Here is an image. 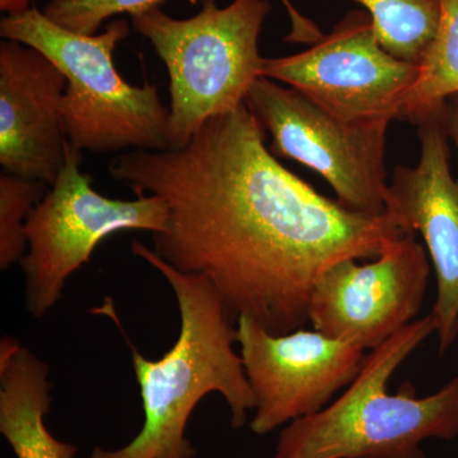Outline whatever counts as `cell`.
<instances>
[{"instance_id": "obj_5", "label": "cell", "mask_w": 458, "mask_h": 458, "mask_svg": "<svg viewBox=\"0 0 458 458\" xmlns=\"http://www.w3.org/2000/svg\"><path fill=\"white\" fill-rule=\"evenodd\" d=\"M267 0H201L195 16L177 20L157 7L131 17L170 78L171 148L183 146L207 120L245 104L261 77L259 41Z\"/></svg>"}, {"instance_id": "obj_10", "label": "cell", "mask_w": 458, "mask_h": 458, "mask_svg": "<svg viewBox=\"0 0 458 458\" xmlns=\"http://www.w3.org/2000/svg\"><path fill=\"white\" fill-rule=\"evenodd\" d=\"M236 343L254 394L250 428L264 436L316 414L360 372L366 351L312 330L274 335L255 319L237 318Z\"/></svg>"}, {"instance_id": "obj_8", "label": "cell", "mask_w": 458, "mask_h": 458, "mask_svg": "<svg viewBox=\"0 0 458 458\" xmlns=\"http://www.w3.org/2000/svg\"><path fill=\"white\" fill-rule=\"evenodd\" d=\"M418 72V64L385 49L366 11H352L302 53L265 57L261 77L300 90L343 119L390 123L400 119Z\"/></svg>"}, {"instance_id": "obj_19", "label": "cell", "mask_w": 458, "mask_h": 458, "mask_svg": "<svg viewBox=\"0 0 458 458\" xmlns=\"http://www.w3.org/2000/svg\"><path fill=\"white\" fill-rule=\"evenodd\" d=\"M35 0H0V11L4 12L5 16L17 14L31 8Z\"/></svg>"}, {"instance_id": "obj_16", "label": "cell", "mask_w": 458, "mask_h": 458, "mask_svg": "<svg viewBox=\"0 0 458 458\" xmlns=\"http://www.w3.org/2000/svg\"><path fill=\"white\" fill-rule=\"evenodd\" d=\"M47 188L41 181L0 174V269L8 270L25 258L27 223Z\"/></svg>"}, {"instance_id": "obj_7", "label": "cell", "mask_w": 458, "mask_h": 458, "mask_svg": "<svg viewBox=\"0 0 458 458\" xmlns=\"http://www.w3.org/2000/svg\"><path fill=\"white\" fill-rule=\"evenodd\" d=\"M245 104L271 135V152L318 172L337 200L358 212L384 214L388 182V123L343 119L300 90L260 77Z\"/></svg>"}, {"instance_id": "obj_18", "label": "cell", "mask_w": 458, "mask_h": 458, "mask_svg": "<svg viewBox=\"0 0 458 458\" xmlns=\"http://www.w3.org/2000/svg\"><path fill=\"white\" fill-rule=\"evenodd\" d=\"M442 117L445 131L450 140L454 141L458 155V95L452 96L445 101Z\"/></svg>"}, {"instance_id": "obj_17", "label": "cell", "mask_w": 458, "mask_h": 458, "mask_svg": "<svg viewBox=\"0 0 458 458\" xmlns=\"http://www.w3.org/2000/svg\"><path fill=\"white\" fill-rule=\"evenodd\" d=\"M164 0H50L44 13L71 31L95 35L107 20L120 14L131 17L159 7Z\"/></svg>"}, {"instance_id": "obj_12", "label": "cell", "mask_w": 458, "mask_h": 458, "mask_svg": "<svg viewBox=\"0 0 458 458\" xmlns=\"http://www.w3.org/2000/svg\"><path fill=\"white\" fill-rule=\"evenodd\" d=\"M66 78L40 51L0 44V165L4 174L53 185L64 165Z\"/></svg>"}, {"instance_id": "obj_3", "label": "cell", "mask_w": 458, "mask_h": 458, "mask_svg": "<svg viewBox=\"0 0 458 458\" xmlns=\"http://www.w3.org/2000/svg\"><path fill=\"white\" fill-rule=\"evenodd\" d=\"M433 333V316H424L369 351L339 399L280 432L273 458H426L428 439H456L458 377L426 397L408 382L387 393L394 373Z\"/></svg>"}, {"instance_id": "obj_14", "label": "cell", "mask_w": 458, "mask_h": 458, "mask_svg": "<svg viewBox=\"0 0 458 458\" xmlns=\"http://www.w3.org/2000/svg\"><path fill=\"white\" fill-rule=\"evenodd\" d=\"M438 31L419 63L414 86L401 108L400 120L415 123L442 113L445 101L458 95V0H441Z\"/></svg>"}, {"instance_id": "obj_11", "label": "cell", "mask_w": 458, "mask_h": 458, "mask_svg": "<svg viewBox=\"0 0 458 458\" xmlns=\"http://www.w3.org/2000/svg\"><path fill=\"white\" fill-rule=\"evenodd\" d=\"M442 114L417 123L418 164L394 168L386 210L406 233L419 232L426 243L437 278L430 315L439 352L445 354L458 336V179L451 171L450 138Z\"/></svg>"}, {"instance_id": "obj_1", "label": "cell", "mask_w": 458, "mask_h": 458, "mask_svg": "<svg viewBox=\"0 0 458 458\" xmlns=\"http://www.w3.org/2000/svg\"><path fill=\"white\" fill-rule=\"evenodd\" d=\"M137 197L164 199L153 251L210 280L231 313L274 335L309 322L322 273L344 259H376L405 236L393 214H367L318 194L276 161L246 104L207 120L183 146L132 149L108 164Z\"/></svg>"}, {"instance_id": "obj_4", "label": "cell", "mask_w": 458, "mask_h": 458, "mask_svg": "<svg viewBox=\"0 0 458 458\" xmlns=\"http://www.w3.org/2000/svg\"><path fill=\"white\" fill-rule=\"evenodd\" d=\"M0 35L40 51L65 75L64 131L81 152L171 148L170 108L156 84L132 86L114 68V51L129 35L126 21L114 20L104 32L83 35L31 7L3 18Z\"/></svg>"}, {"instance_id": "obj_6", "label": "cell", "mask_w": 458, "mask_h": 458, "mask_svg": "<svg viewBox=\"0 0 458 458\" xmlns=\"http://www.w3.org/2000/svg\"><path fill=\"white\" fill-rule=\"evenodd\" d=\"M82 152L66 144L64 165L27 223L29 249L21 260L25 307L35 318L51 311L66 282L89 264L102 241L123 231L159 233L168 222L164 199L156 195L120 200L93 189Z\"/></svg>"}, {"instance_id": "obj_15", "label": "cell", "mask_w": 458, "mask_h": 458, "mask_svg": "<svg viewBox=\"0 0 458 458\" xmlns=\"http://www.w3.org/2000/svg\"><path fill=\"white\" fill-rule=\"evenodd\" d=\"M372 18L386 50L418 64L441 22V0H355Z\"/></svg>"}, {"instance_id": "obj_9", "label": "cell", "mask_w": 458, "mask_h": 458, "mask_svg": "<svg viewBox=\"0 0 458 458\" xmlns=\"http://www.w3.org/2000/svg\"><path fill=\"white\" fill-rule=\"evenodd\" d=\"M428 252L408 233L369 264L344 259L319 276L310 302L313 330L373 351L417 319L426 297Z\"/></svg>"}, {"instance_id": "obj_13", "label": "cell", "mask_w": 458, "mask_h": 458, "mask_svg": "<svg viewBox=\"0 0 458 458\" xmlns=\"http://www.w3.org/2000/svg\"><path fill=\"white\" fill-rule=\"evenodd\" d=\"M49 366L12 336L0 342V433L16 458H75L73 443L47 426L51 405Z\"/></svg>"}, {"instance_id": "obj_2", "label": "cell", "mask_w": 458, "mask_h": 458, "mask_svg": "<svg viewBox=\"0 0 458 458\" xmlns=\"http://www.w3.org/2000/svg\"><path fill=\"white\" fill-rule=\"evenodd\" d=\"M131 251L158 271L174 291L180 333L170 351L157 360H147L128 340L143 403V427L123 447L96 445L89 458H194L197 450L186 428L207 394H222L233 429L245 426L247 414L256 408L242 360L234 351L233 318L204 276L174 269L138 241Z\"/></svg>"}]
</instances>
